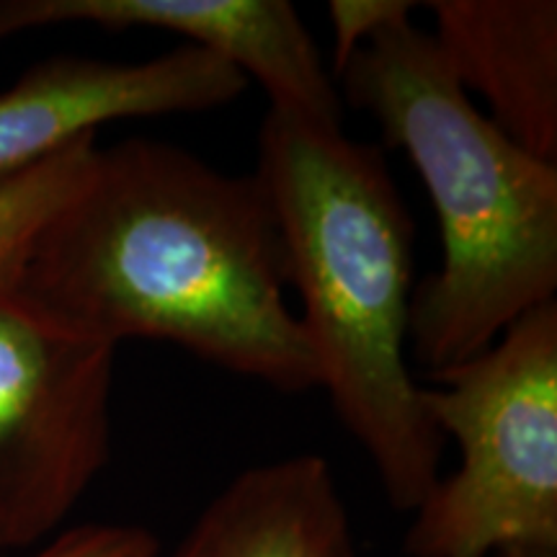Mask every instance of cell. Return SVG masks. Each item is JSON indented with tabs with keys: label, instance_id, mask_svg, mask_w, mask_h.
Masks as SVG:
<instances>
[{
	"label": "cell",
	"instance_id": "7",
	"mask_svg": "<svg viewBox=\"0 0 557 557\" xmlns=\"http://www.w3.org/2000/svg\"><path fill=\"white\" fill-rule=\"evenodd\" d=\"M60 24L176 34L259 81L271 109L344 124L336 81L287 0H0V41Z\"/></svg>",
	"mask_w": 557,
	"mask_h": 557
},
{
	"label": "cell",
	"instance_id": "12",
	"mask_svg": "<svg viewBox=\"0 0 557 557\" xmlns=\"http://www.w3.org/2000/svg\"><path fill=\"white\" fill-rule=\"evenodd\" d=\"M160 549L145 527L135 524H78L65 527L32 557H132Z\"/></svg>",
	"mask_w": 557,
	"mask_h": 557
},
{
	"label": "cell",
	"instance_id": "13",
	"mask_svg": "<svg viewBox=\"0 0 557 557\" xmlns=\"http://www.w3.org/2000/svg\"><path fill=\"white\" fill-rule=\"evenodd\" d=\"M132 557H163V555H160V549H156V553H143V555H132Z\"/></svg>",
	"mask_w": 557,
	"mask_h": 557
},
{
	"label": "cell",
	"instance_id": "2",
	"mask_svg": "<svg viewBox=\"0 0 557 557\" xmlns=\"http://www.w3.org/2000/svg\"><path fill=\"white\" fill-rule=\"evenodd\" d=\"M256 178L274 209L320 387L389 506L413 513L442 478L444 436L406 361L416 227L387 160L344 124L269 107Z\"/></svg>",
	"mask_w": 557,
	"mask_h": 557
},
{
	"label": "cell",
	"instance_id": "1",
	"mask_svg": "<svg viewBox=\"0 0 557 557\" xmlns=\"http://www.w3.org/2000/svg\"><path fill=\"white\" fill-rule=\"evenodd\" d=\"M11 289L99 344L163 341L278 393L320 387L261 181L176 145L96 148Z\"/></svg>",
	"mask_w": 557,
	"mask_h": 557
},
{
	"label": "cell",
	"instance_id": "9",
	"mask_svg": "<svg viewBox=\"0 0 557 557\" xmlns=\"http://www.w3.org/2000/svg\"><path fill=\"white\" fill-rule=\"evenodd\" d=\"M169 557H361L331 462L295 455L238 472Z\"/></svg>",
	"mask_w": 557,
	"mask_h": 557
},
{
	"label": "cell",
	"instance_id": "11",
	"mask_svg": "<svg viewBox=\"0 0 557 557\" xmlns=\"http://www.w3.org/2000/svg\"><path fill=\"white\" fill-rule=\"evenodd\" d=\"M416 9L418 3H408V0H333L329 3L333 24V81L341 67L351 60V54L361 50L374 34L395 21L410 18Z\"/></svg>",
	"mask_w": 557,
	"mask_h": 557
},
{
	"label": "cell",
	"instance_id": "3",
	"mask_svg": "<svg viewBox=\"0 0 557 557\" xmlns=\"http://www.w3.org/2000/svg\"><path fill=\"white\" fill-rule=\"evenodd\" d=\"M336 88L406 152L434 205L442 263L410 302L416 361L434 377L555 299L557 165L487 120L413 16L354 52Z\"/></svg>",
	"mask_w": 557,
	"mask_h": 557
},
{
	"label": "cell",
	"instance_id": "8",
	"mask_svg": "<svg viewBox=\"0 0 557 557\" xmlns=\"http://www.w3.org/2000/svg\"><path fill=\"white\" fill-rule=\"evenodd\" d=\"M438 52L465 90L529 156L557 165V3L555 0H436Z\"/></svg>",
	"mask_w": 557,
	"mask_h": 557
},
{
	"label": "cell",
	"instance_id": "4",
	"mask_svg": "<svg viewBox=\"0 0 557 557\" xmlns=\"http://www.w3.org/2000/svg\"><path fill=\"white\" fill-rule=\"evenodd\" d=\"M423 385L459 449L410 513L408 557H557V302Z\"/></svg>",
	"mask_w": 557,
	"mask_h": 557
},
{
	"label": "cell",
	"instance_id": "10",
	"mask_svg": "<svg viewBox=\"0 0 557 557\" xmlns=\"http://www.w3.org/2000/svg\"><path fill=\"white\" fill-rule=\"evenodd\" d=\"M96 135L41 160L21 176L0 184V284L13 287L29 256L32 243L70 194L78 189L94 158Z\"/></svg>",
	"mask_w": 557,
	"mask_h": 557
},
{
	"label": "cell",
	"instance_id": "6",
	"mask_svg": "<svg viewBox=\"0 0 557 557\" xmlns=\"http://www.w3.org/2000/svg\"><path fill=\"white\" fill-rule=\"evenodd\" d=\"M248 78L184 45L145 62L58 54L0 90V184L52 158L101 124L201 114L240 99Z\"/></svg>",
	"mask_w": 557,
	"mask_h": 557
},
{
	"label": "cell",
	"instance_id": "5",
	"mask_svg": "<svg viewBox=\"0 0 557 557\" xmlns=\"http://www.w3.org/2000/svg\"><path fill=\"white\" fill-rule=\"evenodd\" d=\"M114 367L0 284V553L60 534L107 468Z\"/></svg>",
	"mask_w": 557,
	"mask_h": 557
}]
</instances>
